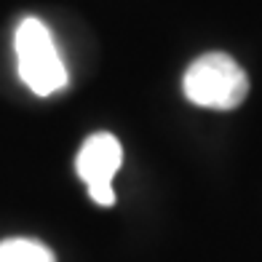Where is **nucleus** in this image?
<instances>
[{
  "instance_id": "f257e3e1",
  "label": "nucleus",
  "mask_w": 262,
  "mask_h": 262,
  "mask_svg": "<svg viewBox=\"0 0 262 262\" xmlns=\"http://www.w3.org/2000/svg\"><path fill=\"white\" fill-rule=\"evenodd\" d=\"M16 67L21 83L38 97H51L67 89V67L62 62L51 30L38 16H25L16 27Z\"/></svg>"
},
{
  "instance_id": "f03ea898",
  "label": "nucleus",
  "mask_w": 262,
  "mask_h": 262,
  "mask_svg": "<svg viewBox=\"0 0 262 262\" xmlns=\"http://www.w3.org/2000/svg\"><path fill=\"white\" fill-rule=\"evenodd\" d=\"M185 97L209 110H235L249 94L244 67L228 54H204L187 67L182 80Z\"/></svg>"
},
{
  "instance_id": "7ed1b4c3",
  "label": "nucleus",
  "mask_w": 262,
  "mask_h": 262,
  "mask_svg": "<svg viewBox=\"0 0 262 262\" xmlns=\"http://www.w3.org/2000/svg\"><path fill=\"white\" fill-rule=\"evenodd\" d=\"M123 150L121 142L107 131L91 134L75 158V171L83 182L94 204L99 206H113L115 204V190H113V177L121 169Z\"/></svg>"
},
{
  "instance_id": "20e7f679",
  "label": "nucleus",
  "mask_w": 262,
  "mask_h": 262,
  "mask_svg": "<svg viewBox=\"0 0 262 262\" xmlns=\"http://www.w3.org/2000/svg\"><path fill=\"white\" fill-rule=\"evenodd\" d=\"M0 262H56V257L35 238H8L0 241Z\"/></svg>"
}]
</instances>
